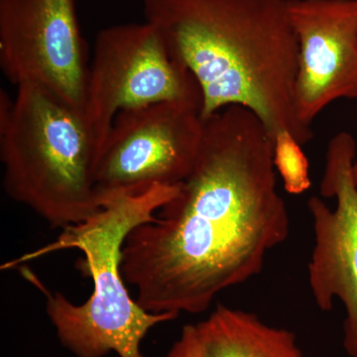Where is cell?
<instances>
[{"label":"cell","instance_id":"obj_1","mask_svg":"<svg viewBox=\"0 0 357 357\" xmlns=\"http://www.w3.org/2000/svg\"><path fill=\"white\" fill-rule=\"evenodd\" d=\"M273 148L263 122L239 105L204 121L177 196L122 246V275L145 311L201 314L218 294L262 271L290 230Z\"/></svg>","mask_w":357,"mask_h":357},{"label":"cell","instance_id":"obj_2","mask_svg":"<svg viewBox=\"0 0 357 357\" xmlns=\"http://www.w3.org/2000/svg\"><path fill=\"white\" fill-rule=\"evenodd\" d=\"M145 21L194 77L206 121L230 105L252 112L275 136L314 137L295 107L298 44L288 0H143Z\"/></svg>","mask_w":357,"mask_h":357},{"label":"cell","instance_id":"obj_3","mask_svg":"<svg viewBox=\"0 0 357 357\" xmlns=\"http://www.w3.org/2000/svg\"><path fill=\"white\" fill-rule=\"evenodd\" d=\"M180 184L156 185L137 195L109 202L88 220L63 229L47 245L8 262L4 269L42 256L79 249L84 271L93 290L84 304L70 302L62 293H52L31 276L46 296V311L63 347L77 357H144L141 342L153 326L177 319L176 312L145 311L131 298L121 271V251L131 230L151 222L155 213L172 201Z\"/></svg>","mask_w":357,"mask_h":357},{"label":"cell","instance_id":"obj_4","mask_svg":"<svg viewBox=\"0 0 357 357\" xmlns=\"http://www.w3.org/2000/svg\"><path fill=\"white\" fill-rule=\"evenodd\" d=\"M102 143L84 109L34 84L14 100L0 91L4 191L51 227L88 220L102 208L96 173Z\"/></svg>","mask_w":357,"mask_h":357},{"label":"cell","instance_id":"obj_5","mask_svg":"<svg viewBox=\"0 0 357 357\" xmlns=\"http://www.w3.org/2000/svg\"><path fill=\"white\" fill-rule=\"evenodd\" d=\"M204 134L201 103L173 100L119 112L96 165L102 208L153 185L180 184L194 165Z\"/></svg>","mask_w":357,"mask_h":357},{"label":"cell","instance_id":"obj_6","mask_svg":"<svg viewBox=\"0 0 357 357\" xmlns=\"http://www.w3.org/2000/svg\"><path fill=\"white\" fill-rule=\"evenodd\" d=\"M173 100L202 105L201 91L154 25L128 23L98 33L84 112L102 149L119 112Z\"/></svg>","mask_w":357,"mask_h":357},{"label":"cell","instance_id":"obj_7","mask_svg":"<svg viewBox=\"0 0 357 357\" xmlns=\"http://www.w3.org/2000/svg\"><path fill=\"white\" fill-rule=\"evenodd\" d=\"M0 67L84 109L89 62L77 0H0Z\"/></svg>","mask_w":357,"mask_h":357},{"label":"cell","instance_id":"obj_8","mask_svg":"<svg viewBox=\"0 0 357 357\" xmlns=\"http://www.w3.org/2000/svg\"><path fill=\"white\" fill-rule=\"evenodd\" d=\"M356 144L349 132L328 142L321 194L335 199L331 208L319 197L307 201L314 229V248L307 265L310 289L319 310L331 311L335 300L344 305V347L357 357V183L354 177Z\"/></svg>","mask_w":357,"mask_h":357},{"label":"cell","instance_id":"obj_9","mask_svg":"<svg viewBox=\"0 0 357 357\" xmlns=\"http://www.w3.org/2000/svg\"><path fill=\"white\" fill-rule=\"evenodd\" d=\"M298 44L295 107L312 129L342 98L357 100V0H288Z\"/></svg>","mask_w":357,"mask_h":357},{"label":"cell","instance_id":"obj_10","mask_svg":"<svg viewBox=\"0 0 357 357\" xmlns=\"http://www.w3.org/2000/svg\"><path fill=\"white\" fill-rule=\"evenodd\" d=\"M197 326L204 357H305L294 333L243 310L218 305Z\"/></svg>","mask_w":357,"mask_h":357},{"label":"cell","instance_id":"obj_11","mask_svg":"<svg viewBox=\"0 0 357 357\" xmlns=\"http://www.w3.org/2000/svg\"><path fill=\"white\" fill-rule=\"evenodd\" d=\"M273 162L288 194L299 196L309 191L312 185L309 160L302 144L288 131L275 136Z\"/></svg>","mask_w":357,"mask_h":357},{"label":"cell","instance_id":"obj_12","mask_svg":"<svg viewBox=\"0 0 357 357\" xmlns=\"http://www.w3.org/2000/svg\"><path fill=\"white\" fill-rule=\"evenodd\" d=\"M165 357H204L203 342L198 326L185 325Z\"/></svg>","mask_w":357,"mask_h":357},{"label":"cell","instance_id":"obj_13","mask_svg":"<svg viewBox=\"0 0 357 357\" xmlns=\"http://www.w3.org/2000/svg\"><path fill=\"white\" fill-rule=\"evenodd\" d=\"M352 171H354V180H356L357 183V156L356 160H354V168H352Z\"/></svg>","mask_w":357,"mask_h":357}]
</instances>
